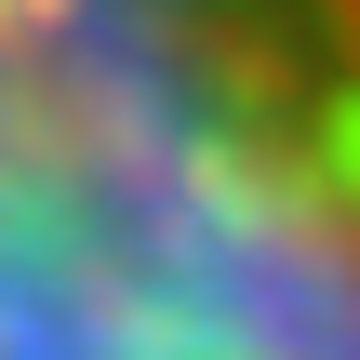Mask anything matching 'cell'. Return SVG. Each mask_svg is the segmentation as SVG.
Listing matches in <instances>:
<instances>
[{"label":"cell","mask_w":360,"mask_h":360,"mask_svg":"<svg viewBox=\"0 0 360 360\" xmlns=\"http://www.w3.org/2000/svg\"><path fill=\"white\" fill-rule=\"evenodd\" d=\"M0 360H360V0H0Z\"/></svg>","instance_id":"cell-1"}]
</instances>
